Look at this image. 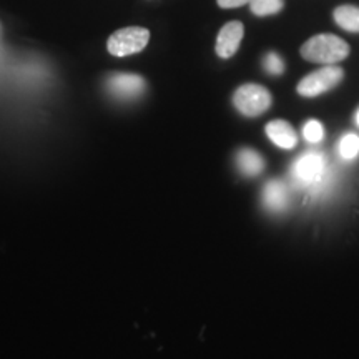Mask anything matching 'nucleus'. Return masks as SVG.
<instances>
[{
  "instance_id": "obj_1",
  "label": "nucleus",
  "mask_w": 359,
  "mask_h": 359,
  "mask_svg": "<svg viewBox=\"0 0 359 359\" xmlns=\"http://www.w3.org/2000/svg\"><path fill=\"white\" fill-rule=\"evenodd\" d=\"M349 55V45L338 35L320 34L314 35L302 47L304 60L321 65H336Z\"/></svg>"
},
{
  "instance_id": "obj_2",
  "label": "nucleus",
  "mask_w": 359,
  "mask_h": 359,
  "mask_svg": "<svg viewBox=\"0 0 359 359\" xmlns=\"http://www.w3.org/2000/svg\"><path fill=\"white\" fill-rule=\"evenodd\" d=\"M233 105L245 116H259L271 107V93L258 83H245L233 95Z\"/></svg>"
},
{
  "instance_id": "obj_3",
  "label": "nucleus",
  "mask_w": 359,
  "mask_h": 359,
  "mask_svg": "<svg viewBox=\"0 0 359 359\" xmlns=\"http://www.w3.org/2000/svg\"><path fill=\"white\" fill-rule=\"evenodd\" d=\"M148 40L150 32L143 27H125L111 35L107 42V48L111 55L127 57L142 52L148 45Z\"/></svg>"
},
{
  "instance_id": "obj_4",
  "label": "nucleus",
  "mask_w": 359,
  "mask_h": 359,
  "mask_svg": "<svg viewBox=\"0 0 359 359\" xmlns=\"http://www.w3.org/2000/svg\"><path fill=\"white\" fill-rule=\"evenodd\" d=\"M344 77V72L341 67L336 65H326L323 69L313 72V74L306 75V77L299 80L298 87V93L302 97H318L321 93L327 92V90L334 88L341 80Z\"/></svg>"
},
{
  "instance_id": "obj_5",
  "label": "nucleus",
  "mask_w": 359,
  "mask_h": 359,
  "mask_svg": "<svg viewBox=\"0 0 359 359\" xmlns=\"http://www.w3.org/2000/svg\"><path fill=\"white\" fill-rule=\"evenodd\" d=\"M326 173V160L318 151H309L296 160L291 175L296 185L299 187H314L321 182Z\"/></svg>"
},
{
  "instance_id": "obj_6",
  "label": "nucleus",
  "mask_w": 359,
  "mask_h": 359,
  "mask_svg": "<svg viewBox=\"0 0 359 359\" xmlns=\"http://www.w3.org/2000/svg\"><path fill=\"white\" fill-rule=\"evenodd\" d=\"M145 80L135 74H115L107 80V90L120 100H132L145 92Z\"/></svg>"
},
{
  "instance_id": "obj_7",
  "label": "nucleus",
  "mask_w": 359,
  "mask_h": 359,
  "mask_svg": "<svg viewBox=\"0 0 359 359\" xmlns=\"http://www.w3.org/2000/svg\"><path fill=\"white\" fill-rule=\"evenodd\" d=\"M243 35H245V27L241 22L233 20V22H228V24H224L222 27V30H219L218 39H217V47H215L218 57L231 58L235 55L238 48H240L241 40H243Z\"/></svg>"
},
{
  "instance_id": "obj_8",
  "label": "nucleus",
  "mask_w": 359,
  "mask_h": 359,
  "mask_svg": "<svg viewBox=\"0 0 359 359\" xmlns=\"http://www.w3.org/2000/svg\"><path fill=\"white\" fill-rule=\"evenodd\" d=\"M264 132H266L269 140L283 150H291L298 143V135H296L294 128L285 120H273L266 125Z\"/></svg>"
},
{
  "instance_id": "obj_9",
  "label": "nucleus",
  "mask_w": 359,
  "mask_h": 359,
  "mask_svg": "<svg viewBox=\"0 0 359 359\" xmlns=\"http://www.w3.org/2000/svg\"><path fill=\"white\" fill-rule=\"evenodd\" d=\"M263 198L268 210H271V212H283L290 205V190L283 182L273 180V182H269L264 187Z\"/></svg>"
},
{
  "instance_id": "obj_10",
  "label": "nucleus",
  "mask_w": 359,
  "mask_h": 359,
  "mask_svg": "<svg viewBox=\"0 0 359 359\" xmlns=\"http://www.w3.org/2000/svg\"><path fill=\"white\" fill-rule=\"evenodd\" d=\"M236 163L240 172L246 175V177H257L263 172L264 161L262 155L258 151L251 150V148H243V150L238 151L236 155Z\"/></svg>"
},
{
  "instance_id": "obj_11",
  "label": "nucleus",
  "mask_w": 359,
  "mask_h": 359,
  "mask_svg": "<svg viewBox=\"0 0 359 359\" xmlns=\"http://www.w3.org/2000/svg\"><path fill=\"white\" fill-rule=\"evenodd\" d=\"M333 19L343 30L359 34V7L356 6H339L333 12Z\"/></svg>"
},
{
  "instance_id": "obj_12",
  "label": "nucleus",
  "mask_w": 359,
  "mask_h": 359,
  "mask_svg": "<svg viewBox=\"0 0 359 359\" xmlns=\"http://www.w3.org/2000/svg\"><path fill=\"white\" fill-rule=\"evenodd\" d=\"M248 6L255 15L266 17L281 12L285 7V0H250Z\"/></svg>"
},
{
  "instance_id": "obj_13",
  "label": "nucleus",
  "mask_w": 359,
  "mask_h": 359,
  "mask_svg": "<svg viewBox=\"0 0 359 359\" xmlns=\"http://www.w3.org/2000/svg\"><path fill=\"white\" fill-rule=\"evenodd\" d=\"M339 155L344 160H354L359 155V137L354 133H348L339 142Z\"/></svg>"
},
{
  "instance_id": "obj_14",
  "label": "nucleus",
  "mask_w": 359,
  "mask_h": 359,
  "mask_svg": "<svg viewBox=\"0 0 359 359\" xmlns=\"http://www.w3.org/2000/svg\"><path fill=\"white\" fill-rule=\"evenodd\" d=\"M303 137L311 145L320 143L325 138V128H323L321 122H318V120H309V122H306V125L303 127Z\"/></svg>"
},
{
  "instance_id": "obj_15",
  "label": "nucleus",
  "mask_w": 359,
  "mask_h": 359,
  "mask_svg": "<svg viewBox=\"0 0 359 359\" xmlns=\"http://www.w3.org/2000/svg\"><path fill=\"white\" fill-rule=\"evenodd\" d=\"M264 70L268 72L269 75H281L285 72V62L283 58L275 52H269L263 60Z\"/></svg>"
},
{
  "instance_id": "obj_16",
  "label": "nucleus",
  "mask_w": 359,
  "mask_h": 359,
  "mask_svg": "<svg viewBox=\"0 0 359 359\" xmlns=\"http://www.w3.org/2000/svg\"><path fill=\"white\" fill-rule=\"evenodd\" d=\"M217 2L222 8H236V7L248 6L250 0H217Z\"/></svg>"
},
{
  "instance_id": "obj_17",
  "label": "nucleus",
  "mask_w": 359,
  "mask_h": 359,
  "mask_svg": "<svg viewBox=\"0 0 359 359\" xmlns=\"http://www.w3.org/2000/svg\"><path fill=\"white\" fill-rule=\"evenodd\" d=\"M356 125L359 127V110L356 111Z\"/></svg>"
}]
</instances>
